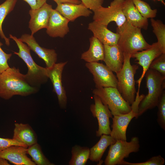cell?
<instances>
[{
	"label": "cell",
	"instance_id": "obj_1",
	"mask_svg": "<svg viewBox=\"0 0 165 165\" xmlns=\"http://www.w3.org/2000/svg\"><path fill=\"white\" fill-rule=\"evenodd\" d=\"M38 90L27 82L18 68L9 67L0 74V97L3 99L8 100L15 95L28 96Z\"/></svg>",
	"mask_w": 165,
	"mask_h": 165
},
{
	"label": "cell",
	"instance_id": "obj_2",
	"mask_svg": "<svg viewBox=\"0 0 165 165\" xmlns=\"http://www.w3.org/2000/svg\"><path fill=\"white\" fill-rule=\"evenodd\" d=\"M9 38L14 40L19 49L14 53L21 58L26 64L28 71L24 76L26 80L31 86L39 88L46 83L49 79L47 69L37 65L33 60L28 46L16 37L9 35Z\"/></svg>",
	"mask_w": 165,
	"mask_h": 165
},
{
	"label": "cell",
	"instance_id": "obj_3",
	"mask_svg": "<svg viewBox=\"0 0 165 165\" xmlns=\"http://www.w3.org/2000/svg\"><path fill=\"white\" fill-rule=\"evenodd\" d=\"M144 76L148 92L139 104L138 117L157 106L165 87V75L157 71L149 68Z\"/></svg>",
	"mask_w": 165,
	"mask_h": 165
},
{
	"label": "cell",
	"instance_id": "obj_4",
	"mask_svg": "<svg viewBox=\"0 0 165 165\" xmlns=\"http://www.w3.org/2000/svg\"><path fill=\"white\" fill-rule=\"evenodd\" d=\"M141 30L127 20L121 26L117 27V32L119 35V38L117 44L123 53L132 55L151 46V45L144 38Z\"/></svg>",
	"mask_w": 165,
	"mask_h": 165
},
{
	"label": "cell",
	"instance_id": "obj_5",
	"mask_svg": "<svg viewBox=\"0 0 165 165\" xmlns=\"http://www.w3.org/2000/svg\"><path fill=\"white\" fill-rule=\"evenodd\" d=\"M124 61L122 68L116 73L117 89L124 100L130 105L134 101L136 93L134 75L138 66L131 65V55L124 53Z\"/></svg>",
	"mask_w": 165,
	"mask_h": 165
},
{
	"label": "cell",
	"instance_id": "obj_6",
	"mask_svg": "<svg viewBox=\"0 0 165 165\" xmlns=\"http://www.w3.org/2000/svg\"><path fill=\"white\" fill-rule=\"evenodd\" d=\"M93 93L108 106L113 116L127 113L131 109V106L124 100L116 88H96Z\"/></svg>",
	"mask_w": 165,
	"mask_h": 165
},
{
	"label": "cell",
	"instance_id": "obj_7",
	"mask_svg": "<svg viewBox=\"0 0 165 165\" xmlns=\"http://www.w3.org/2000/svg\"><path fill=\"white\" fill-rule=\"evenodd\" d=\"M145 96L143 94L140 95L139 90H138L136 92L135 99L131 104V111L127 113L113 116L110 135L114 139L127 141L126 132L128 126L134 118L137 119L138 117L139 105Z\"/></svg>",
	"mask_w": 165,
	"mask_h": 165
},
{
	"label": "cell",
	"instance_id": "obj_8",
	"mask_svg": "<svg viewBox=\"0 0 165 165\" xmlns=\"http://www.w3.org/2000/svg\"><path fill=\"white\" fill-rule=\"evenodd\" d=\"M140 148L137 137H132L130 141L120 140L110 145L108 153L104 161L105 165H117L132 152H137Z\"/></svg>",
	"mask_w": 165,
	"mask_h": 165
},
{
	"label": "cell",
	"instance_id": "obj_9",
	"mask_svg": "<svg viewBox=\"0 0 165 165\" xmlns=\"http://www.w3.org/2000/svg\"><path fill=\"white\" fill-rule=\"evenodd\" d=\"M124 0H113L107 7L102 6L94 11L93 20L107 26L110 23L114 21L118 28L121 26L126 21L122 11Z\"/></svg>",
	"mask_w": 165,
	"mask_h": 165
},
{
	"label": "cell",
	"instance_id": "obj_10",
	"mask_svg": "<svg viewBox=\"0 0 165 165\" xmlns=\"http://www.w3.org/2000/svg\"><path fill=\"white\" fill-rule=\"evenodd\" d=\"M86 67L93 76L96 88L117 87V80L112 71L106 65L98 62L87 63Z\"/></svg>",
	"mask_w": 165,
	"mask_h": 165
},
{
	"label": "cell",
	"instance_id": "obj_11",
	"mask_svg": "<svg viewBox=\"0 0 165 165\" xmlns=\"http://www.w3.org/2000/svg\"><path fill=\"white\" fill-rule=\"evenodd\" d=\"M93 97L94 103L90 105V109L92 116L98 121V128L96 136L99 137L103 134L110 135V118H112L113 116L108 106L102 103L98 96L94 94Z\"/></svg>",
	"mask_w": 165,
	"mask_h": 165
},
{
	"label": "cell",
	"instance_id": "obj_12",
	"mask_svg": "<svg viewBox=\"0 0 165 165\" xmlns=\"http://www.w3.org/2000/svg\"><path fill=\"white\" fill-rule=\"evenodd\" d=\"M67 61L55 64L51 68H47L49 79L53 85V91L56 94L60 107L65 109L67 102L66 91L62 83V76Z\"/></svg>",
	"mask_w": 165,
	"mask_h": 165
},
{
	"label": "cell",
	"instance_id": "obj_13",
	"mask_svg": "<svg viewBox=\"0 0 165 165\" xmlns=\"http://www.w3.org/2000/svg\"><path fill=\"white\" fill-rule=\"evenodd\" d=\"M162 53H165V52L157 42L151 45V46L148 48L137 52L131 55V58H135V60L138 61L137 63L141 65L143 69L141 77L136 81L138 84V89H140L142 80L151 63Z\"/></svg>",
	"mask_w": 165,
	"mask_h": 165
},
{
	"label": "cell",
	"instance_id": "obj_14",
	"mask_svg": "<svg viewBox=\"0 0 165 165\" xmlns=\"http://www.w3.org/2000/svg\"><path fill=\"white\" fill-rule=\"evenodd\" d=\"M19 39L26 43L30 50L35 52L39 58L44 61L46 68H51L56 63L57 60V54L55 50L40 46L33 35L25 34L22 35Z\"/></svg>",
	"mask_w": 165,
	"mask_h": 165
},
{
	"label": "cell",
	"instance_id": "obj_15",
	"mask_svg": "<svg viewBox=\"0 0 165 165\" xmlns=\"http://www.w3.org/2000/svg\"><path fill=\"white\" fill-rule=\"evenodd\" d=\"M52 9V5L46 2L40 8L29 11L30 19L28 28L31 35L42 29L46 28Z\"/></svg>",
	"mask_w": 165,
	"mask_h": 165
},
{
	"label": "cell",
	"instance_id": "obj_16",
	"mask_svg": "<svg viewBox=\"0 0 165 165\" xmlns=\"http://www.w3.org/2000/svg\"><path fill=\"white\" fill-rule=\"evenodd\" d=\"M69 21L55 9H52L46 32L50 37L63 38L69 31Z\"/></svg>",
	"mask_w": 165,
	"mask_h": 165
},
{
	"label": "cell",
	"instance_id": "obj_17",
	"mask_svg": "<svg viewBox=\"0 0 165 165\" xmlns=\"http://www.w3.org/2000/svg\"><path fill=\"white\" fill-rule=\"evenodd\" d=\"M27 149L22 146L12 145L0 152V157L15 165H36L27 156Z\"/></svg>",
	"mask_w": 165,
	"mask_h": 165
},
{
	"label": "cell",
	"instance_id": "obj_18",
	"mask_svg": "<svg viewBox=\"0 0 165 165\" xmlns=\"http://www.w3.org/2000/svg\"><path fill=\"white\" fill-rule=\"evenodd\" d=\"M104 57L103 61L106 66L116 73L122 68L124 53L117 44L112 46L104 45Z\"/></svg>",
	"mask_w": 165,
	"mask_h": 165
},
{
	"label": "cell",
	"instance_id": "obj_19",
	"mask_svg": "<svg viewBox=\"0 0 165 165\" xmlns=\"http://www.w3.org/2000/svg\"><path fill=\"white\" fill-rule=\"evenodd\" d=\"M55 9L70 21H74L77 18L88 17L92 12L81 2L79 4L65 2L57 4Z\"/></svg>",
	"mask_w": 165,
	"mask_h": 165
},
{
	"label": "cell",
	"instance_id": "obj_20",
	"mask_svg": "<svg viewBox=\"0 0 165 165\" xmlns=\"http://www.w3.org/2000/svg\"><path fill=\"white\" fill-rule=\"evenodd\" d=\"M88 28L103 45L112 46L117 44L119 34L111 31L107 26L93 21L89 24Z\"/></svg>",
	"mask_w": 165,
	"mask_h": 165
},
{
	"label": "cell",
	"instance_id": "obj_21",
	"mask_svg": "<svg viewBox=\"0 0 165 165\" xmlns=\"http://www.w3.org/2000/svg\"><path fill=\"white\" fill-rule=\"evenodd\" d=\"M122 11L127 20L134 27L146 30L148 19L143 17L138 10L132 0H124Z\"/></svg>",
	"mask_w": 165,
	"mask_h": 165
},
{
	"label": "cell",
	"instance_id": "obj_22",
	"mask_svg": "<svg viewBox=\"0 0 165 165\" xmlns=\"http://www.w3.org/2000/svg\"><path fill=\"white\" fill-rule=\"evenodd\" d=\"M12 138L28 147L37 142L36 133L28 124L16 123Z\"/></svg>",
	"mask_w": 165,
	"mask_h": 165
},
{
	"label": "cell",
	"instance_id": "obj_23",
	"mask_svg": "<svg viewBox=\"0 0 165 165\" xmlns=\"http://www.w3.org/2000/svg\"><path fill=\"white\" fill-rule=\"evenodd\" d=\"M89 49L82 54L81 59L87 63L103 61L104 57V45L94 36L89 38Z\"/></svg>",
	"mask_w": 165,
	"mask_h": 165
},
{
	"label": "cell",
	"instance_id": "obj_24",
	"mask_svg": "<svg viewBox=\"0 0 165 165\" xmlns=\"http://www.w3.org/2000/svg\"><path fill=\"white\" fill-rule=\"evenodd\" d=\"M100 137L98 142L90 149L89 158L91 161L99 163L107 147L116 141L110 135L103 134Z\"/></svg>",
	"mask_w": 165,
	"mask_h": 165
},
{
	"label": "cell",
	"instance_id": "obj_25",
	"mask_svg": "<svg viewBox=\"0 0 165 165\" xmlns=\"http://www.w3.org/2000/svg\"><path fill=\"white\" fill-rule=\"evenodd\" d=\"M90 149L87 147L75 145L71 150L72 157L69 165H85L89 159Z\"/></svg>",
	"mask_w": 165,
	"mask_h": 165
},
{
	"label": "cell",
	"instance_id": "obj_26",
	"mask_svg": "<svg viewBox=\"0 0 165 165\" xmlns=\"http://www.w3.org/2000/svg\"><path fill=\"white\" fill-rule=\"evenodd\" d=\"M27 153L32 160L37 165H54L43 154L40 145L37 142L28 147Z\"/></svg>",
	"mask_w": 165,
	"mask_h": 165
},
{
	"label": "cell",
	"instance_id": "obj_27",
	"mask_svg": "<svg viewBox=\"0 0 165 165\" xmlns=\"http://www.w3.org/2000/svg\"><path fill=\"white\" fill-rule=\"evenodd\" d=\"M17 0H6L0 5V37L5 40L7 46L10 45V39L6 37L2 28V23L6 16L14 9Z\"/></svg>",
	"mask_w": 165,
	"mask_h": 165
},
{
	"label": "cell",
	"instance_id": "obj_28",
	"mask_svg": "<svg viewBox=\"0 0 165 165\" xmlns=\"http://www.w3.org/2000/svg\"><path fill=\"white\" fill-rule=\"evenodd\" d=\"M150 21L153 32L157 39V42L165 52V25L161 20L154 18H151Z\"/></svg>",
	"mask_w": 165,
	"mask_h": 165
},
{
	"label": "cell",
	"instance_id": "obj_29",
	"mask_svg": "<svg viewBox=\"0 0 165 165\" xmlns=\"http://www.w3.org/2000/svg\"><path fill=\"white\" fill-rule=\"evenodd\" d=\"M136 8L141 16L145 18H153L157 15L156 9H152L146 2L142 0H132Z\"/></svg>",
	"mask_w": 165,
	"mask_h": 165
},
{
	"label": "cell",
	"instance_id": "obj_30",
	"mask_svg": "<svg viewBox=\"0 0 165 165\" xmlns=\"http://www.w3.org/2000/svg\"><path fill=\"white\" fill-rule=\"evenodd\" d=\"M157 122L159 125L165 130V91H163L157 106Z\"/></svg>",
	"mask_w": 165,
	"mask_h": 165
},
{
	"label": "cell",
	"instance_id": "obj_31",
	"mask_svg": "<svg viewBox=\"0 0 165 165\" xmlns=\"http://www.w3.org/2000/svg\"><path fill=\"white\" fill-rule=\"evenodd\" d=\"M165 160L160 155L152 157L145 162L133 163L127 162L124 160L119 164L120 165H163L164 164Z\"/></svg>",
	"mask_w": 165,
	"mask_h": 165
},
{
	"label": "cell",
	"instance_id": "obj_32",
	"mask_svg": "<svg viewBox=\"0 0 165 165\" xmlns=\"http://www.w3.org/2000/svg\"><path fill=\"white\" fill-rule=\"evenodd\" d=\"M149 68L155 70L165 75V53H162L155 58L151 64Z\"/></svg>",
	"mask_w": 165,
	"mask_h": 165
},
{
	"label": "cell",
	"instance_id": "obj_33",
	"mask_svg": "<svg viewBox=\"0 0 165 165\" xmlns=\"http://www.w3.org/2000/svg\"><path fill=\"white\" fill-rule=\"evenodd\" d=\"M2 45L0 42V74L9 67L8 61L12 56L11 53H6L2 50L1 47Z\"/></svg>",
	"mask_w": 165,
	"mask_h": 165
},
{
	"label": "cell",
	"instance_id": "obj_34",
	"mask_svg": "<svg viewBox=\"0 0 165 165\" xmlns=\"http://www.w3.org/2000/svg\"><path fill=\"white\" fill-rule=\"evenodd\" d=\"M12 145H19L26 148L28 146L18 142L13 138H3L0 137V152Z\"/></svg>",
	"mask_w": 165,
	"mask_h": 165
},
{
	"label": "cell",
	"instance_id": "obj_35",
	"mask_svg": "<svg viewBox=\"0 0 165 165\" xmlns=\"http://www.w3.org/2000/svg\"><path fill=\"white\" fill-rule=\"evenodd\" d=\"M104 0H83L82 2L88 9L94 11L103 4Z\"/></svg>",
	"mask_w": 165,
	"mask_h": 165
},
{
	"label": "cell",
	"instance_id": "obj_36",
	"mask_svg": "<svg viewBox=\"0 0 165 165\" xmlns=\"http://www.w3.org/2000/svg\"><path fill=\"white\" fill-rule=\"evenodd\" d=\"M30 6L31 9L34 10L41 7L47 0H24Z\"/></svg>",
	"mask_w": 165,
	"mask_h": 165
},
{
	"label": "cell",
	"instance_id": "obj_37",
	"mask_svg": "<svg viewBox=\"0 0 165 165\" xmlns=\"http://www.w3.org/2000/svg\"><path fill=\"white\" fill-rule=\"evenodd\" d=\"M57 4L61 3L70 2L75 4H79L81 2V1L79 0H53Z\"/></svg>",
	"mask_w": 165,
	"mask_h": 165
},
{
	"label": "cell",
	"instance_id": "obj_38",
	"mask_svg": "<svg viewBox=\"0 0 165 165\" xmlns=\"http://www.w3.org/2000/svg\"><path fill=\"white\" fill-rule=\"evenodd\" d=\"M8 161L6 159L0 157V165H10Z\"/></svg>",
	"mask_w": 165,
	"mask_h": 165
},
{
	"label": "cell",
	"instance_id": "obj_39",
	"mask_svg": "<svg viewBox=\"0 0 165 165\" xmlns=\"http://www.w3.org/2000/svg\"><path fill=\"white\" fill-rule=\"evenodd\" d=\"M157 0L159 1H160L161 2H162L164 4V3L163 2V0Z\"/></svg>",
	"mask_w": 165,
	"mask_h": 165
},
{
	"label": "cell",
	"instance_id": "obj_40",
	"mask_svg": "<svg viewBox=\"0 0 165 165\" xmlns=\"http://www.w3.org/2000/svg\"><path fill=\"white\" fill-rule=\"evenodd\" d=\"M83 0H80V1L82 2Z\"/></svg>",
	"mask_w": 165,
	"mask_h": 165
},
{
	"label": "cell",
	"instance_id": "obj_41",
	"mask_svg": "<svg viewBox=\"0 0 165 165\" xmlns=\"http://www.w3.org/2000/svg\"></svg>",
	"mask_w": 165,
	"mask_h": 165
}]
</instances>
